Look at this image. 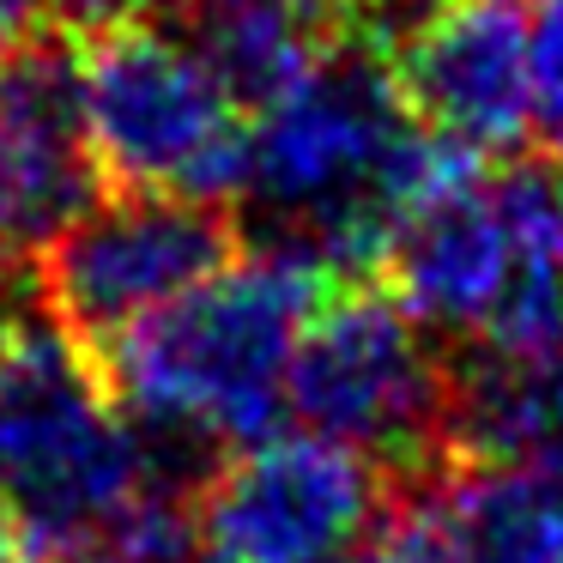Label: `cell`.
Returning a JSON list of instances; mask_svg holds the SVG:
<instances>
[{
    "instance_id": "obj_18",
    "label": "cell",
    "mask_w": 563,
    "mask_h": 563,
    "mask_svg": "<svg viewBox=\"0 0 563 563\" xmlns=\"http://www.w3.org/2000/svg\"><path fill=\"white\" fill-rule=\"evenodd\" d=\"M19 563H103L98 551H25Z\"/></svg>"
},
{
    "instance_id": "obj_14",
    "label": "cell",
    "mask_w": 563,
    "mask_h": 563,
    "mask_svg": "<svg viewBox=\"0 0 563 563\" xmlns=\"http://www.w3.org/2000/svg\"><path fill=\"white\" fill-rule=\"evenodd\" d=\"M533 134L563 152V0H533Z\"/></svg>"
},
{
    "instance_id": "obj_11",
    "label": "cell",
    "mask_w": 563,
    "mask_h": 563,
    "mask_svg": "<svg viewBox=\"0 0 563 563\" xmlns=\"http://www.w3.org/2000/svg\"><path fill=\"white\" fill-rule=\"evenodd\" d=\"M418 485L449 563H563V466L442 461Z\"/></svg>"
},
{
    "instance_id": "obj_5",
    "label": "cell",
    "mask_w": 563,
    "mask_h": 563,
    "mask_svg": "<svg viewBox=\"0 0 563 563\" xmlns=\"http://www.w3.org/2000/svg\"><path fill=\"white\" fill-rule=\"evenodd\" d=\"M91 158L103 176L146 195L224 200L243 195L249 128L224 79L164 19L103 13L74 49Z\"/></svg>"
},
{
    "instance_id": "obj_21",
    "label": "cell",
    "mask_w": 563,
    "mask_h": 563,
    "mask_svg": "<svg viewBox=\"0 0 563 563\" xmlns=\"http://www.w3.org/2000/svg\"><path fill=\"white\" fill-rule=\"evenodd\" d=\"M558 369H563V352H558Z\"/></svg>"
},
{
    "instance_id": "obj_1",
    "label": "cell",
    "mask_w": 563,
    "mask_h": 563,
    "mask_svg": "<svg viewBox=\"0 0 563 563\" xmlns=\"http://www.w3.org/2000/svg\"><path fill=\"white\" fill-rule=\"evenodd\" d=\"M442 164L449 146L412 115L394 67L364 43H333L255 110L243 195L273 219V243L303 249L333 279H364Z\"/></svg>"
},
{
    "instance_id": "obj_9",
    "label": "cell",
    "mask_w": 563,
    "mask_h": 563,
    "mask_svg": "<svg viewBox=\"0 0 563 563\" xmlns=\"http://www.w3.org/2000/svg\"><path fill=\"white\" fill-rule=\"evenodd\" d=\"M388 67L461 158H503L533 134V0H418Z\"/></svg>"
},
{
    "instance_id": "obj_3",
    "label": "cell",
    "mask_w": 563,
    "mask_h": 563,
    "mask_svg": "<svg viewBox=\"0 0 563 563\" xmlns=\"http://www.w3.org/2000/svg\"><path fill=\"white\" fill-rule=\"evenodd\" d=\"M394 297L478 357L563 352V170L449 152L388 243Z\"/></svg>"
},
{
    "instance_id": "obj_16",
    "label": "cell",
    "mask_w": 563,
    "mask_h": 563,
    "mask_svg": "<svg viewBox=\"0 0 563 563\" xmlns=\"http://www.w3.org/2000/svg\"><path fill=\"white\" fill-rule=\"evenodd\" d=\"M321 13H333V19H369V13H382L388 0H316Z\"/></svg>"
},
{
    "instance_id": "obj_2",
    "label": "cell",
    "mask_w": 563,
    "mask_h": 563,
    "mask_svg": "<svg viewBox=\"0 0 563 563\" xmlns=\"http://www.w3.org/2000/svg\"><path fill=\"white\" fill-rule=\"evenodd\" d=\"M333 273L303 249L267 243L231 261L195 297L128 333L110 357V388L152 442L249 449L291 418V357Z\"/></svg>"
},
{
    "instance_id": "obj_12",
    "label": "cell",
    "mask_w": 563,
    "mask_h": 563,
    "mask_svg": "<svg viewBox=\"0 0 563 563\" xmlns=\"http://www.w3.org/2000/svg\"><path fill=\"white\" fill-rule=\"evenodd\" d=\"M176 37L224 79L243 110H261L291 91L333 49V13L316 0H152Z\"/></svg>"
},
{
    "instance_id": "obj_10",
    "label": "cell",
    "mask_w": 563,
    "mask_h": 563,
    "mask_svg": "<svg viewBox=\"0 0 563 563\" xmlns=\"http://www.w3.org/2000/svg\"><path fill=\"white\" fill-rule=\"evenodd\" d=\"M98 195L79 62L37 37L0 49V261L43 255Z\"/></svg>"
},
{
    "instance_id": "obj_15",
    "label": "cell",
    "mask_w": 563,
    "mask_h": 563,
    "mask_svg": "<svg viewBox=\"0 0 563 563\" xmlns=\"http://www.w3.org/2000/svg\"><path fill=\"white\" fill-rule=\"evenodd\" d=\"M67 0H0V49H19V43H37L49 31V19L62 13Z\"/></svg>"
},
{
    "instance_id": "obj_6",
    "label": "cell",
    "mask_w": 563,
    "mask_h": 563,
    "mask_svg": "<svg viewBox=\"0 0 563 563\" xmlns=\"http://www.w3.org/2000/svg\"><path fill=\"white\" fill-rule=\"evenodd\" d=\"M454 369L430 328L369 279H333L291 357V418L400 478L449 461Z\"/></svg>"
},
{
    "instance_id": "obj_8",
    "label": "cell",
    "mask_w": 563,
    "mask_h": 563,
    "mask_svg": "<svg viewBox=\"0 0 563 563\" xmlns=\"http://www.w3.org/2000/svg\"><path fill=\"white\" fill-rule=\"evenodd\" d=\"M382 515V466L309 430L219 461L195 503L224 563H345Z\"/></svg>"
},
{
    "instance_id": "obj_13",
    "label": "cell",
    "mask_w": 563,
    "mask_h": 563,
    "mask_svg": "<svg viewBox=\"0 0 563 563\" xmlns=\"http://www.w3.org/2000/svg\"><path fill=\"white\" fill-rule=\"evenodd\" d=\"M103 563H224V551L200 533L195 509L170 497H152L140 515H128L103 545H91Z\"/></svg>"
},
{
    "instance_id": "obj_7",
    "label": "cell",
    "mask_w": 563,
    "mask_h": 563,
    "mask_svg": "<svg viewBox=\"0 0 563 563\" xmlns=\"http://www.w3.org/2000/svg\"><path fill=\"white\" fill-rule=\"evenodd\" d=\"M236 261V231L224 207L188 195L122 188L91 200L37 255L43 309L91 357L115 352L128 333L158 321Z\"/></svg>"
},
{
    "instance_id": "obj_17",
    "label": "cell",
    "mask_w": 563,
    "mask_h": 563,
    "mask_svg": "<svg viewBox=\"0 0 563 563\" xmlns=\"http://www.w3.org/2000/svg\"><path fill=\"white\" fill-rule=\"evenodd\" d=\"M0 563H19V521L7 509V497H0Z\"/></svg>"
},
{
    "instance_id": "obj_19",
    "label": "cell",
    "mask_w": 563,
    "mask_h": 563,
    "mask_svg": "<svg viewBox=\"0 0 563 563\" xmlns=\"http://www.w3.org/2000/svg\"><path fill=\"white\" fill-rule=\"evenodd\" d=\"M19 333V321H13V291H7V279H0V352H7V340Z\"/></svg>"
},
{
    "instance_id": "obj_4",
    "label": "cell",
    "mask_w": 563,
    "mask_h": 563,
    "mask_svg": "<svg viewBox=\"0 0 563 563\" xmlns=\"http://www.w3.org/2000/svg\"><path fill=\"white\" fill-rule=\"evenodd\" d=\"M158 449L62 328L0 352V497L31 551H91L158 497Z\"/></svg>"
},
{
    "instance_id": "obj_20",
    "label": "cell",
    "mask_w": 563,
    "mask_h": 563,
    "mask_svg": "<svg viewBox=\"0 0 563 563\" xmlns=\"http://www.w3.org/2000/svg\"><path fill=\"white\" fill-rule=\"evenodd\" d=\"M91 19H103V13H128V0H79Z\"/></svg>"
}]
</instances>
